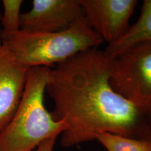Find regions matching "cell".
Wrapping results in <instances>:
<instances>
[{
  "label": "cell",
  "instance_id": "obj_1",
  "mask_svg": "<svg viewBox=\"0 0 151 151\" xmlns=\"http://www.w3.org/2000/svg\"><path fill=\"white\" fill-rule=\"evenodd\" d=\"M113 60L105 50L91 48L50 69L46 92L53 101V118L66 124L62 146L93 141L102 132L143 139L149 111L113 90Z\"/></svg>",
  "mask_w": 151,
  "mask_h": 151
},
{
  "label": "cell",
  "instance_id": "obj_2",
  "mask_svg": "<svg viewBox=\"0 0 151 151\" xmlns=\"http://www.w3.org/2000/svg\"><path fill=\"white\" fill-rule=\"evenodd\" d=\"M1 42L13 57L24 67H50L69 60L104 42L85 17L69 29L55 32H29L18 30L1 33Z\"/></svg>",
  "mask_w": 151,
  "mask_h": 151
},
{
  "label": "cell",
  "instance_id": "obj_3",
  "mask_svg": "<svg viewBox=\"0 0 151 151\" xmlns=\"http://www.w3.org/2000/svg\"><path fill=\"white\" fill-rule=\"evenodd\" d=\"M50 67H35L28 71L23 94L6 127L0 134V151H33L41 143L66 129L44 105V94Z\"/></svg>",
  "mask_w": 151,
  "mask_h": 151
},
{
  "label": "cell",
  "instance_id": "obj_4",
  "mask_svg": "<svg viewBox=\"0 0 151 151\" xmlns=\"http://www.w3.org/2000/svg\"><path fill=\"white\" fill-rule=\"evenodd\" d=\"M110 83L128 101L151 111V41L137 43L113 57Z\"/></svg>",
  "mask_w": 151,
  "mask_h": 151
},
{
  "label": "cell",
  "instance_id": "obj_5",
  "mask_svg": "<svg viewBox=\"0 0 151 151\" xmlns=\"http://www.w3.org/2000/svg\"><path fill=\"white\" fill-rule=\"evenodd\" d=\"M84 17L94 32L108 45L127 32L137 0H79Z\"/></svg>",
  "mask_w": 151,
  "mask_h": 151
},
{
  "label": "cell",
  "instance_id": "obj_6",
  "mask_svg": "<svg viewBox=\"0 0 151 151\" xmlns=\"http://www.w3.org/2000/svg\"><path fill=\"white\" fill-rule=\"evenodd\" d=\"M84 17L79 0H33L23 13L20 29L29 32H55L69 29Z\"/></svg>",
  "mask_w": 151,
  "mask_h": 151
},
{
  "label": "cell",
  "instance_id": "obj_7",
  "mask_svg": "<svg viewBox=\"0 0 151 151\" xmlns=\"http://www.w3.org/2000/svg\"><path fill=\"white\" fill-rule=\"evenodd\" d=\"M1 33L0 27V134L20 104L29 69L19 63L4 46Z\"/></svg>",
  "mask_w": 151,
  "mask_h": 151
},
{
  "label": "cell",
  "instance_id": "obj_8",
  "mask_svg": "<svg viewBox=\"0 0 151 151\" xmlns=\"http://www.w3.org/2000/svg\"><path fill=\"white\" fill-rule=\"evenodd\" d=\"M151 41V0H144L141 14L134 24L116 42L108 45L105 52L111 57H116L137 43Z\"/></svg>",
  "mask_w": 151,
  "mask_h": 151
},
{
  "label": "cell",
  "instance_id": "obj_9",
  "mask_svg": "<svg viewBox=\"0 0 151 151\" xmlns=\"http://www.w3.org/2000/svg\"><path fill=\"white\" fill-rule=\"evenodd\" d=\"M96 139L107 151H151V142L145 139L123 137L109 132L100 133Z\"/></svg>",
  "mask_w": 151,
  "mask_h": 151
},
{
  "label": "cell",
  "instance_id": "obj_10",
  "mask_svg": "<svg viewBox=\"0 0 151 151\" xmlns=\"http://www.w3.org/2000/svg\"><path fill=\"white\" fill-rule=\"evenodd\" d=\"M22 0H3L0 27L2 32H14L20 29Z\"/></svg>",
  "mask_w": 151,
  "mask_h": 151
},
{
  "label": "cell",
  "instance_id": "obj_11",
  "mask_svg": "<svg viewBox=\"0 0 151 151\" xmlns=\"http://www.w3.org/2000/svg\"><path fill=\"white\" fill-rule=\"evenodd\" d=\"M58 136H53L43 141L36 148L35 151H53L55 143L56 142Z\"/></svg>",
  "mask_w": 151,
  "mask_h": 151
},
{
  "label": "cell",
  "instance_id": "obj_12",
  "mask_svg": "<svg viewBox=\"0 0 151 151\" xmlns=\"http://www.w3.org/2000/svg\"><path fill=\"white\" fill-rule=\"evenodd\" d=\"M143 139L151 142V111H149L148 120H147L146 132H145Z\"/></svg>",
  "mask_w": 151,
  "mask_h": 151
},
{
  "label": "cell",
  "instance_id": "obj_13",
  "mask_svg": "<svg viewBox=\"0 0 151 151\" xmlns=\"http://www.w3.org/2000/svg\"><path fill=\"white\" fill-rule=\"evenodd\" d=\"M1 11L0 10V20H1Z\"/></svg>",
  "mask_w": 151,
  "mask_h": 151
}]
</instances>
